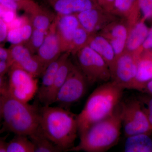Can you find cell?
<instances>
[{
  "instance_id": "6",
  "label": "cell",
  "mask_w": 152,
  "mask_h": 152,
  "mask_svg": "<svg viewBox=\"0 0 152 152\" xmlns=\"http://www.w3.org/2000/svg\"><path fill=\"white\" fill-rule=\"evenodd\" d=\"M77 53L78 67L89 84L108 82L111 78L110 70L102 56L88 46L79 49Z\"/></svg>"
},
{
  "instance_id": "35",
  "label": "cell",
  "mask_w": 152,
  "mask_h": 152,
  "mask_svg": "<svg viewBox=\"0 0 152 152\" xmlns=\"http://www.w3.org/2000/svg\"><path fill=\"white\" fill-rule=\"evenodd\" d=\"M142 45L146 50L152 48V28L149 31L147 37Z\"/></svg>"
},
{
  "instance_id": "20",
  "label": "cell",
  "mask_w": 152,
  "mask_h": 152,
  "mask_svg": "<svg viewBox=\"0 0 152 152\" xmlns=\"http://www.w3.org/2000/svg\"><path fill=\"white\" fill-rule=\"evenodd\" d=\"M128 34L127 30L125 26L122 24L115 25L111 31V39L110 42L116 58L124 53L126 48Z\"/></svg>"
},
{
  "instance_id": "15",
  "label": "cell",
  "mask_w": 152,
  "mask_h": 152,
  "mask_svg": "<svg viewBox=\"0 0 152 152\" xmlns=\"http://www.w3.org/2000/svg\"><path fill=\"white\" fill-rule=\"evenodd\" d=\"M74 66V65L68 59V56H67L58 69L53 85L44 106L50 105L53 104L57 93L66 81Z\"/></svg>"
},
{
  "instance_id": "39",
  "label": "cell",
  "mask_w": 152,
  "mask_h": 152,
  "mask_svg": "<svg viewBox=\"0 0 152 152\" xmlns=\"http://www.w3.org/2000/svg\"><path fill=\"white\" fill-rule=\"evenodd\" d=\"M3 94L0 93V121L2 119Z\"/></svg>"
},
{
  "instance_id": "11",
  "label": "cell",
  "mask_w": 152,
  "mask_h": 152,
  "mask_svg": "<svg viewBox=\"0 0 152 152\" xmlns=\"http://www.w3.org/2000/svg\"><path fill=\"white\" fill-rule=\"evenodd\" d=\"M61 52V46L55 20L48 31L43 43L38 49L36 56L45 68L48 64L59 58Z\"/></svg>"
},
{
  "instance_id": "4",
  "label": "cell",
  "mask_w": 152,
  "mask_h": 152,
  "mask_svg": "<svg viewBox=\"0 0 152 152\" xmlns=\"http://www.w3.org/2000/svg\"><path fill=\"white\" fill-rule=\"evenodd\" d=\"M2 119L9 131L16 135L29 136L39 127V111L36 106L6 92L3 94Z\"/></svg>"
},
{
  "instance_id": "37",
  "label": "cell",
  "mask_w": 152,
  "mask_h": 152,
  "mask_svg": "<svg viewBox=\"0 0 152 152\" xmlns=\"http://www.w3.org/2000/svg\"><path fill=\"white\" fill-rule=\"evenodd\" d=\"M142 93L152 95V79L145 85Z\"/></svg>"
},
{
  "instance_id": "31",
  "label": "cell",
  "mask_w": 152,
  "mask_h": 152,
  "mask_svg": "<svg viewBox=\"0 0 152 152\" xmlns=\"http://www.w3.org/2000/svg\"><path fill=\"white\" fill-rule=\"evenodd\" d=\"M136 0H115L114 6L118 11L125 13L131 10Z\"/></svg>"
},
{
  "instance_id": "1",
  "label": "cell",
  "mask_w": 152,
  "mask_h": 152,
  "mask_svg": "<svg viewBox=\"0 0 152 152\" xmlns=\"http://www.w3.org/2000/svg\"><path fill=\"white\" fill-rule=\"evenodd\" d=\"M39 111V127L45 136L64 151L74 144L78 132L77 115L64 108L44 106Z\"/></svg>"
},
{
  "instance_id": "7",
  "label": "cell",
  "mask_w": 152,
  "mask_h": 152,
  "mask_svg": "<svg viewBox=\"0 0 152 152\" xmlns=\"http://www.w3.org/2000/svg\"><path fill=\"white\" fill-rule=\"evenodd\" d=\"M86 79L78 67L74 66L64 84L55 97L53 104L65 108L81 99L86 92Z\"/></svg>"
},
{
  "instance_id": "32",
  "label": "cell",
  "mask_w": 152,
  "mask_h": 152,
  "mask_svg": "<svg viewBox=\"0 0 152 152\" xmlns=\"http://www.w3.org/2000/svg\"><path fill=\"white\" fill-rule=\"evenodd\" d=\"M28 22L25 17H18L17 16L13 21L7 25L8 28L10 29L20 27Z\"/></svg>"
},
{
  "instance_id": "8",
  "label": "cell",
  "mask_w": 152,
  "mask_h": 152,
  "mask_svg": "<svg viewBox=\"0 0 152 152\" xmlns=\"http://www.w3.org/2000/svg\"><path fill=\"white\" fill-rule=\"evenodd\" d=\"M8 73L7 92L18 99L28 102L37 92V83L35 77L14 64Z\"/></svg>"
},
{
  "instance_id": "40",
  "label": "cell",
  "mask_w": 152,
  "mask_h": 152,
  "mask_svg": "<svg viewBox=\"0 0 152 152\" xmlns=\"http://www.w3.org/2000/svg\"><path fill=\"white\" fill-rule=\"evenodd\" d=\"M105 1H107V2H108L109 3H113L114 4V2L115 0H105Z\"/></svg>"
},
{
  "instance_id": "13",
  "label": "cell",
  "mask_w": 152,
  "mask_h": 152,
  "mask_svg": "<svg viewBox=\"0 0 152 152\" xmlns=\"http://www.w3.org/2000/svg\"><path fill=\"white\" fill-rule=\"evenodd\" d=\"M67 56L66 54L61 55L56 59L50 63L45 68L41 75L42 77L41 84L38 88L37 94L39 100L44 105L53 85L58 69Z\"/></svg>"
},
{
  "instance_id": "3",
  "label": "cell",
  "mask_w": 152,
  "mask_h": 152,
  "mask_svg": "<svg viewBox=\"0 0 152 152\" xmlns=\"http://www.w3.org/2000/svg\"><path fill=\"white\" fill-rule=\"evenodd\" d=\"M119 105L111 115L95 123L80 134L78 145L69 151L104 152L115 145L122 129Z\"/></svg>"
},
{
  "instance_id": "21",
  "label": "cell",
  "mask_w": 152,
  "mask_h": 152,
  "mask_svg": "<svg viewBox=\"0 0 152 152\" xmlns=\"http://www.w3.org/2000/svg\"><path fill=\"white\" fill-rule=\"evenodd\" d=\"M32 142L34 152H60L62 150L52 142L44 135L39 127L29 136Z\"/></svg>"
},
{
  "instance_id": "17",
  "label": "cell",
  "mask_w": 152,
  "mask_h": 152,
  "mask_svg": "<svg viewBox=\"0 0 152 152\" xmlns=\"http://www.w3.org/2000/svg\"><path fill=\"white\" fill-rule=\"evenodd\" d=\"M88 46L102 56L111 71L115 61L116 56L110 42L102 36H98L92 39Z\"/></svg>"
},
{
  "instance_id": "27",
  "label": "cell",
  "mask_w": 152,
  "mask_h": 152,
  "mask_svg": "<svg viewBox=\"0 0 152 152\" xmlns=\"http://www.w3.org/2000/svg\"><path fill=\"white\" fill-rule=\"evenodd\" d=\"M88 33L81 26H79L74 33L70 49L74 50V49L79 48L85 46L88 40Z\"/></svg>"
},
{
  "instance_id": "5",
  "label": "cell",
  "mask_w": 152,
  "mask_h": 152,
  "mask_svg": "<svg viewBox=\"0 0 152 152\" xmlns=\"http://www.w3.org/2000/svg\"><path fill=\"white\" fill-rule=\"evenodd\" d=\"M119 107L122 128L126 137L137 134H152V127L137 98L121 101Z\"/></svg>"
},
{
  "instance_id": "18",
  "label": "cell",
  "mask_w": 152,
  "mask_h": 152,
  "mask_svg": "<svg viewBox=\"0 0 152 152\" xmlns=\"http://www.w3.org/2000/svg\"><path fill=\"white\" fill-rule=\"evenodd\" d=\"M125 152H152V139L149 135L141 134L127 137Z\"/></svg>"
},
{
  "instance_id": "26",
  "label": "cell",
  "mask_w": 152,
  "mask_h": 152,
  "mask_svg": "<svg viewBox=\"0 0 152 152\" xmlns=\"http://www.w3.org/2000/svg\"><path fill=\"white\" fill-rule=\"evenodd\" d=\"M13 64L9 49L5 48L0 45V75L4 76L8 73Z\"/></svg>"
},
{
  "instance_id": "33",
  "label": "cell",
  "mask_w": 152,
  "mask_h": 152,
  "mask_svg": "<svg viewBox=\"0 0 152 152\" xmlns=\"http://www.w3.org/2000/svg\"><path fill=\"white\" fill-rule=\"evenodd\" d=\"M8 31L7 25L2 19L0 18V44L7 41Z\"/></svg>"
},
{
  "instance_id": "25",
  "label": "cell",
  "mask_w": 152,
  "mask_h": 152,
  "mask_svg": "<svg viewBox=\"0 0 152 152\" xmlns=\"http://www.w3.org/2000/svg\"><path fill=\"white\" fill-rule=\"evenodd\" d=\"M46 35L45 32L34 29L31 36L26 46L33 54L37 53L38 49L43 43Z\"/></svg>"
},
{
  "instance_id": "38",
  "label": "cell",
  "mask_w": 152,
  "mask_h": 152,
  "mask_svg": "<svg viewBox=\"0 0 152 152\" xmlns=\"http://www.w3.org/2000/svg\"><path fill=\"white\" fill-rule=\"evenodd\" d=\"M7 142L0 139V152H7Z\"/></svg>"
},
{
  "instance_id": "19",
  "label": "cell",
  "mask_w": 152,
  "mask_h": 152,
  "mask_svg": "<svg viewBox=\"0 0 152 152\" xmlns=\"http://www.w3.org/2000/svg\"><path fill=\"white\" fill-rule=\"evenodd\" d=\"M149 30L145 24L139 22L128 34L126 48L129 52H132L137 50L146 38Z\"/></svg>"
},
{
  "instance_id": "23",
  "label": "cell",
  "mask_w": 152,
  "mask_h": 152,
  "mask_svg": "<svg viewBox=\"0 0 152 152\" xmlns=\"http://www.w3.org/2000/svg\"><path fill=\"white\" fill-rule=\"evenodd\" d=\"M27 137L16 135L7 142V152H34L32 142Z\"/></svg>"
},
{
  "instance_id": "14",
  "label": "cell",
  "mask_w": 152,
  "mask_h": 152,
  "mask_svg": "<svg viewBox=\"0 0 152 152\" xmlns=\"http://www.w3.org/2000/svg\"><path fill=\"white\" fill-rule=\"evenodd\" d=\"M91 0H57L54 10L58 15H72L93 8Z\"/></svg>"
},
{
  "instance_id": "30",
  "label": "cell",
  "mask_w": 152,
  "mask_h": 152,
  "mask_svg": "<svg viewBox=\"0 0 152 152\" xmlns=\"http://www.w3.org/2000/svg\"><path fill=\"white\" fill-rule=\"evenodd\" d=\"M138 3L144 18H152V0H138Z\"/></svg>"
},
{
  "instance_id": "24",
  "label": "cell",
  "mask_w": 152,
  "mask_h": 152,
  "mask_svg": "<svg viewBox=\"0 0 152 152\" xmlns=\"http://www.w3.org/2000/svg\"><path fill=\"white\" fill-rule=\"evenodd\" d=\"M31 24L34 29L46 32L50 29L53 23L51 17L48 14L37 12L31 14Z\"/></svg>"
},
{
  "instance_id": "28",
  "label": "cell",
  "mask_w": 152,
  "mask_h": 152,
  "mask_svg": "<svg viewBox=\"0 0 152 152\" xmlns=\"http://www.w3.org/2000/svg\"><path fill=\"white\" fill-rule=\"evenodd\" d=\"M7 41L12 45H20L25 43L24 37L21 27L8 29Z\"/></svg>"
},
{
  "instance_id": "10",
  "label": "cell",
  "mask_w": 152,
  "mask_h": 152,
  "mask_svg": "<svg viewBox=\"0 0 152 152\" xmlns=\"http://www.w3.org/2000/svg\"><path fill=\"white\" fill-rule=\"evenodd\" d=\"M9 49L13 64L22 68L34 77L41 76L45 66L26 46L23 44L12 45Z\"/></svg>"
},
{
  "instance_id": "16",
  "label": "cell",
  "mask_w": 152,
  "mask_h": 152,
  "mask_svg": "<svg viewBox=\"0 0 152 152\" xmlns=\"http://www.w3.org/2000/svg\"><path fill=\"white\" fill-rule=\"evenodd\" d=\"M152 79V58L145 57L137 60V72L133 89L142 92L147 83Z\"/></svg>"
},
{
  "instance_id": "22",
  "label": "cell",
  "mask_w": 152,
  "mask_h": 152,
  "mask_svg": "<svg viewBox=\"0 0 152 152\" xmlns=\"http://www.w3.org/2000/svg\"><path fill=\"white\" fill-rule=\"evenodd\" d=\"M76 15L80 26L84 29L88 34L94 31L99 20V12L94 8L80 12Z\"/></svg>"
},
{
  "instance_id": "41",
  "label": "cell",
  "mask_w": 152,
  "mask_h": 152,
  "mask_svg": "<svg viewBox=\"0 0 152 152\" xmlns=\"http://www.w3.org/2000/svg\"><path fill=\"white\" fill-rule=\"evenodd\" d=\"M0 131H1V130H0Z\"/></svg>"
},
{
  "instance_id": "12",
  "label": "cell",
  "mask_w": 152,
  "mask_h": 152,
  "mask_svg": "<svg viewBox=\"0 0 152 152\" xmlns=\"http://www.w3.org/2000/svg\"><path fill=\"white\" fill-rule=\"evenodd\" d=\"M56 28L59 37L62 52L70 49L72 40L76 30L80 26L77 15H58L55 19Z\"/></svg>"
},
{
  "instance_id": "9",
  "label": "cell",
  "mask_w": 152,
  "mask_h": 152,
  "mask_svg": "<svg viewBox=\"0 0 152 152\" xmlns=\"http://www.w3.org/2000/svg\"><path fill=\"white\" fill-rule=\"evenodd\" d=\"M137 60L129 53L117 57L111 70V81L124 89H133Z\"/></svg>"
},
{
  "instance_id": "29",
  "label": "cell",
  "mask_w": 152,
  "mask_h": 152,
  "mask_svg": "<svg viewBox=\"0 0 152 152\" xmlns=\"http://www.w3.org/2000/svg\"><path fill=\"white\" fill-rule=\"evenodd\" d=\"M137 99L152 127V95L145 94L139 96Z\"/></svg>"
},
{
  "instance_id": "36",
  "label": "cell",
  "mask_w": 152,
  "mask_h": 152,
  "mask_svg": "<svg viewBox=\"0 0 152 152\" xmlns=\"http://www.w3.org/2000/svg\"><path fill=\"white\" fill-rule=\"evenodd\" d=\"M4 77L0 75V93L1 94L6 92L7 88V83L6 82Z\"/></svg>"
},
{
  "instance_id": "2",
  "label": "cell",
  "mask_w": 152,
  "mask_h": 152,
  "mask_svg": "<svg viewBox=\"0 0 152 152\" xmlns=\"http://www.w3.org/2000/svg\"><path fill=\"white\" fill-rule=\"evenodd\" d=\"M124 90L112 81L97 87L90 95L77 116L79 134L111 115L122 101Z\"/></svg>"
},
{
  "instance_id": "34",
  "label": "cell",
  "mask_w": 152,
  "mask_h": 152,
  "mask_svg": "<svg viewBox=\"0 0 152 152\" xmlns=\"http://www.w3.org/2000/svg\"><path fill=\"white\" fill-rule=\"evenodd\" d=\"M21 0H0V4L17 11L19 9L18 2Z\"/></svg>"
}]
</instances>
